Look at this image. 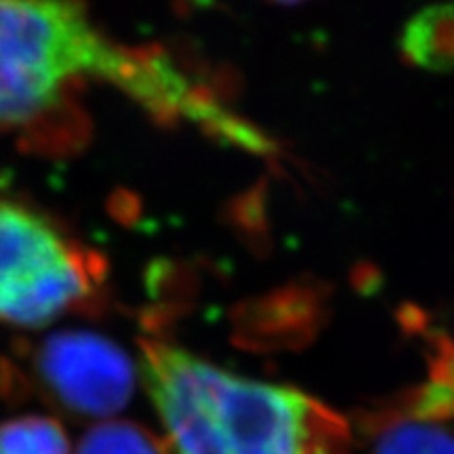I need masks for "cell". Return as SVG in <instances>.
Returning <instances> with one entry per match:
<instances>
[{
  "instance_id": "obj_1",
  "label": "cell",
  "mask_w": 454,
  "mask_h": 454,
  "mask_svg": "<svg viewBox=\"0 0 454 454\" xmlns=\"http://www.w3.org/2000/svg\"><path fill=\"white\" fill-rule=\"evenodd\" d=\"M89 78L158 118L187 116L213 129L223 116L167 57L106 38L76 0H0V127L38 130V139L81 137L72 95Z\"/></svg>"
},
{
  "instance_id": "obj_2",
  "label": "cell",
  "mask_w": 454,
  "mask_h": 454,
  "mask_svg": "<svg viewBox=\"0 0 454 454\" xmlns=\"http://www.w3.org/2000/svg\"><path fill=\"white\" fill-rule=\"evenodd\" d=\"M104 265L47 215L0 198V325L38 328L81 309Z\"/></svg>"
},
{
  "instance_id": "obj_3",
  "label": "cell",
  "mask_w": 454,
  "mask_h": 454,
  "mask_svg": "<svg viewBox=\"0 0 454 454\" xmlns=\"http://www.w3.org/2000/svg\"><path fill=\"white\" fill-rule=\"evenodd\" d=\"M196 372L231 454L351 452L348 421L308 394L230 374L200 357Z\"/></svg>"
},
{
  "instance_id": "obj_4",
  "label": "cell",
  "mask_w": 454,
  "mask_h": 454,
  "mask_svg": "<svg viewBox=\"0 0 454 454\" xmlns=\"http://www.w3.org/2000/svg\"><path fill=\"white\" fill-rule=\"evenodd\" d=\"M32 366L51 400L84 417H110L133 395V362L127 351L99 334H51L38 345Z\"/></svg>"
},
{
  "instance_id": "obj_5",
  "label": "cell",
  "mask_w": 454,
  "mask_h": 454,
  "mask_svg": "<svg viewBox=\"0 0 454 454\" xmlns=\"http://www.w3.org/2000/svg\"><path fill=\"white\" fill-rule=\"evenodd\" d=\"M141 371L177 454H231L196 372V356L162 340H141Z\"/></svg>"
},
{
  "instance_id": "obj_6",
  "label": "cell",
  "mask_w": 454,
  "mask_h": 454,
  "mask_svg": "<svg viewBox=\"0 0 454 454\" xmlns=\"http://www.w3.org/2000/svg\"><path fill=\"white\" fill-rule=\"evenodd\" d=\"M362 427L371 438V454H454V434L395 404L368 414Z\"/></svg>"
},
{
  "instance_id": "obj_7",
  "label": "cell",
  "mask_w": 454,
  "mask_h": 454,
  "mask_svg": "<svg viewBox=\"0 0 454 454\" xmlns=\"http://www.w3.org/2000/svg\"><path fill=\"white\" fill-rule=\"evenodd\" d=\"M404 53L429 70L454 67V4L423 11L404 32Z\"/></svg>"
},
{
  "instance_id": "obj_8",
  "label": "cell",
  "mask_w": 454,
  "mask_h": 454,
  "mask_svg": "<svg viewBox=\"0 0 454 454\" xmlns=\"http://www.w3.org/2000/svg\"><path fill=\"white\" fill-rule=\"evenodd\" d=\"M395 406L427 421L454 419V343L446 339L435 340L431 381Z\"/></svg>"
},
{
  "instance_id": "obj_9",
  "label": "cell",
  "mask_w": 454,
  "mask_h": 454,
  "mask_svg": "<svg viewBox=\"0 0 454 454\" xmlns=\"http://www.w3.org/2000/svg\"><path fill=\"white\" fill-rule=\"evenodd\" d=\"M0 454H70L66 431L47 417L0 423Z\"/></svg>"
},
{
  "instance_id": "obj_10",
  "label": "cell",
  "mask_w": 454,
  "mask_h": 454,
  "mask_svg": "<svg viewBox=\"0 0 454 454\" xmlns=\"http://www.w3.org/2000/svg\"><path fill=\"white\" fill-rule=\"evenodd\" d=\"M76 454H168V446L141 425L110 421L95 425Z\"/></svg>"
},
{
  "instance_id": "obj_11",
  "label": "cell",
  "mask_w": 454,
  "mask_h": 454,
  "mask_svg": "<svg viewBox=\"0 0 454 454\" xmlns=\"http://www.w3.org/2000/svg\"><path fill=\"white\" fill-rule=\"evenodd\" d=\"M271 3H282V4H291V3H299V0H271Z\"/></svg>"
}]
</instances>
